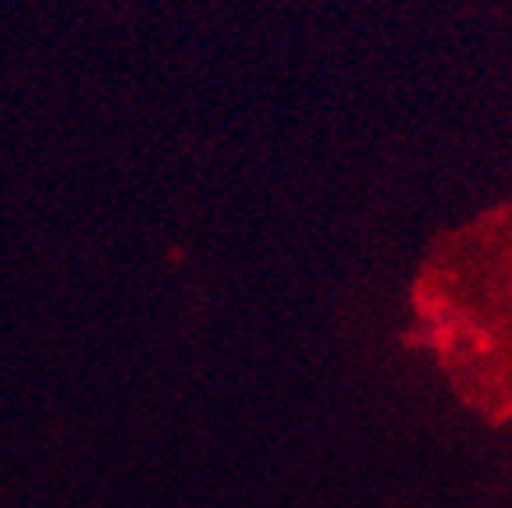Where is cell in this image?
Listing matches in <instances>:
<instances>
[{"label":"cell","instance_id":"obj_1","mask_svg":"<svg viewBox=\"0 0 512 508\" xmlns=\"http://www.w3.org/2000/svg\"><path fill=\"white\" fill-rule=\"evenodd\" d=\"M409 306V345L431 352L459 405L488 427H512V199L441 231Z\"/></svg>","mask_w":512,"mask_h":508}]
</instances>
